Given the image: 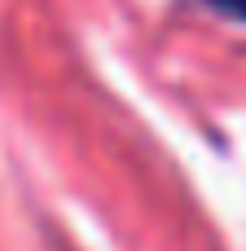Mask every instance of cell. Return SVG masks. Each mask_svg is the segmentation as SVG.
<instances>
[{
  "instance_id": "cell-1",
  "label": "cell",
  "mask_w": 246,
  "mask_h": 251,
  "mask_svg": "<svg viewBox=\"0 0 246 251\" xmlns=\"http://www.w3.org/2000/svg\"><path fill=\"white\" fill-rule=\"evenodd\" d=\"M198 4H207L211 13H220L229 22H246V0H198Z\"/></svg>"
}]
</instances>
